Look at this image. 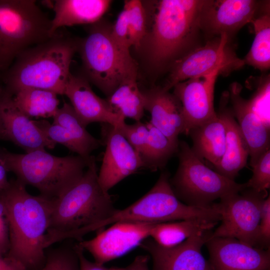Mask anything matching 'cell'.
Instances as JSON below:
<instances>
[{
    "label": "cell",
    "mask_w": 270,
    "mask_h": 270,
    "mask_svg": "<svg viewBox=\"0 0 270 270\" xmlns=\"http://www.w3.org/2000/svg\"><path fill=\"white\" fill-rule=\"evenodd\" d=\"M205 0H160L143 4L146 31L137 50L151 72H168L178 60L201 44L199 17Z\"/></svg>",
    "instance_id": "obj_1"
},
{
    "label": "cell",
    "mask_w": 270,
    "mask_h": 270,
    "mask_svg": "<svg viewBox=\"0 0 270 270\" xmlns=\"http://www.w3.org/2000/svg\"><path fill=\"white\" fill-rule=\"evenodd\" d=\"M16 179L0 192L8 222L10 248L6 254L26 270H40L46 260V235L54 199L29 194Z\"/></svg>",
    "instance_id": "obj_2"
},
{
    "label": "cell",
    "mask_w": 270,
    "mask_h": 270,
    "mask_svg": "<svg viewBox=\"0 0 270 270\" xmlns=\"http://www.w3.org/2000/svg\"><path fill=\"white\" fill-rule=\"evenodd\" d=\"M116 210L111 196L99 183L94 158L80 179L54 199L46 235V248L64 240H80Z\"/></svg>",
    "instance_id": "obj_3"
},
{
    "label": "cell",
    "mask_w": 270,
    "mask_h": 270,
    "mask_svg": "<svg viewBox=\"0 0 270 270\" xmlns=\"http://www.w3.org/2000/svg\"><path fill=\"white\" fill-rule=\"evenodd\" d=\"M78 44V38L70 37L61 28L57 30L50 38L26 49L16 58L0 76L2 88L12 96L26 88L64 95Z\"/></svg>",
    "instance_id": "obj_4"
},
{
    "label": "cell",
    "mask_w": 270,
    "mask_h": 270,
    "mask_svg": "<svg viewBox=\"0 0 270 270\" xmlns=\"http://www.w3.org/2000/svg\"><path fill=\"white\" fill-rule=\"evenodd\" d=\"M0 156L7 171L14 173L17 180L51 199L60 197L76 184L95 158L92 156H56L45 150L20 154L4 148H0Z\"/></svg>",
    "instance_id": "obj_5"
},
{
    "label": "cell",
    "mask_w": 270,
    "mask_h": 270,
    "mask_svg": "<svg viewBox=\"0 0 270 270\" xmlns=\"http://www.w3.org/2000/svg\"><path fill=\"white\" fill-rule=\"evenodd\" d=\"M112 26L99 20L88 34L78 39V52L84 77L109 96L126 78L137 76V66L130 54L123 52L111 36Z\"/></svg>",
    "instance_id": "obj_6"
},
{
    "label": "cell",
    "mask_w": 270,
    "mask_h": 270,
    "mask_svg": "<svg viewBox=\"0 0 270 270\" xmlns=\"http://www.w3.org/2000/svg\"><path fill=\"white\" fill-rule=\"evenodd\" d=\"M52 20L34 0H0V76L26 49L50 35Z\"/></svg>",
    "instance_id": "obj_7"
},
{
    "label": "cell",
    "mask_w": 270,
    "mask_h": 270,
    "mask_svg": "<svg viewBox=\"0 0 270 270\" xmlns=\"http://www.w3.org/2000/svg\"><path fill=\"white\" fill-rule=\"evenodd\" d=\"M176 154L178 166L170 183L177 198L187 205L208 208L216 200L246 188V183H237L208 168L184 140H179Z\"/></svg>",
    "instance_id": "obj_8"
},
{
    "label": "cell",
    "mask_w": 270,
    "mask_h": 270,
    "mask_svg": "<svg viewBox=\"0 0 270 270\" xmlns=\"http://www.w3.org/2000/svg\"><path fill=\"white\" fill-rule=\"evenodd\" d=\"M170 178L169 172L163 170L146 194L125 208L117 209L110 218L97 224L93 232L118 222L161 223L197 220L200 209L177 198L170 184Z\"/></svg>",
    "instance_id": "obj_9"
},
{
    "label": "cell",
    "mask_w": 270,
    "mask_h": 270,
    "mask_svg": "<svg viewBox=\"0 0 270 270\" xmlns=\"http://www.w3.org/2000/svg\"><path fill=\"white\" fill-rule=\"evenodd\" d=\"M226 34L206 40L178 60L170 67L164 85L170 90L178 83L210 74L216 70L223 75L245 65L235 52Z\"/></svg>",
    "instance_id": "obj_10"
},
{
    "label": "cell",
    "mask_w": 270,
    "mask_h": 270,
    "mask_svg": "<svg viewBox=\"0 0 270 270\" xmlns=\"http://www.w3.org/2000/svg\"><path fill=\"white\" fill-rule=\"evenodd\" d=\"M267 191L246 188L220 199L215 205L221 224L210 237L231 238L256 248L262 206Z\"/></svg>",
    "instance_id": "obj_11"
},
{
    "label": "cell",
    "mask_w": 270,
    "mask_h": 270,
    "mask_svg": "<svg viewBox=\"0 0 270 270\" xmlns=\"http://www.w3.org/2000/svg\"><path fill=\"white\" fill-rule=\"evenodd\" d=\"M270 10V0H205L199 26L205 40L226 34L232 37L244 26Z\"/></svg>",
    "instance_id": "obj_12"
},
{
    "label": "cell",
    "mask_w": 270,
    "mask_h": 270,
    "mask_svg": "<svg viewBox=\"0 0 270 270\" xmlns=\"http://www.w3.org/2000/svg\"><path fill=\"white\" fill-rule=\"evenodd\" d=\"M156 223L118 222L106 230L98 231L94 238L76 244L102 265L129 252L150 238Z\"/></svg>",
    "instance_id": "obj_13"
},
{
    "label": "cell",
    "mask_w": 270,
    "mask_h": 270,
    "mask_svg": "<svg viewBox=\"0 0 270 270\" xmlns=\"http://www.w3.org/2000/svg\"><path fill=\"white\" fill-rule=\"evenodd\" d=\"M100 124V140L106 150L98 180L103 190L108 192L121 180L144 168V166L139 154L117 128L108 124Z\"/></svg>",
    "instance_id": "obj_14"
},
{
    "label": "cell",
    "mask_w": 270,
    "mask_h": 270,
    "mask_svg": "<svg viewBox=\"0 0 270 270\" xmlns=\"http://www.w3.org/2000/svg\"><path fill=\"white\" fill-rule=\"evenodd\" d=\"M212 232L198 233L172 247L162 246L148 238L138 246L151 256L153 270H212L202 253V248Z\"/></svg>",
    "instance_id": "obj_15"
},
{
    "label": "cell",
    "mask_w": 270,
    "mask_h": 270,
    "mask_svg": "<svg viewBox=\"0 0 270 270\" xmlns=\"http://www.w3.org/2000/svg\"><path fill=\"white\" fill-rule=\"evenodd\" d=\"M53 118V123L46 120H33L36 126L56 144L64 145L70 150L84 158L103 145L86 130L72 105L64 102Z\"/></svg>",
    "instance_id": "obj_16"
},
{
    "label": "cell",
    "mask_w": 270,
    "mask_h": 270,
    "mask_svg": "<svg viewBox=\"0 0 270 270\" xmlns=\"http://www.w3.org/2000/svg\"><path fill=\"white\" fill-rule=\"evenodd\" d=\"M219 70L188 79L176 84L173 94L180 101L184 118V133L217 116L214 106V92Z\"/></svg>",
    "instance_id": "obj_17"
},
{
    "label": "cell",
    "mask_w": 270,
    "mask_h": 270,
    "mask_svg": "<svg viewBox=\"0 0 270 270\" xmlns=\"http://www.w3.org/2000/svg\"><path fill=\"white\" fill-rule=\"evenodd\" d=\"M0 139L12 142L26 152L46 148L51 149L56 145L18 108L12 96L5 92L1 85Z\"/></svg>",
    "instance_id": "obj_18"
},
{
    "label": "cell",
    "mask_w": 270,
    "mask_h": 270,
    "mask_svg": "<svg viewBox=\"0 0 270 270\" xmlns=\"http://www.w3.org/2000/svg\"><path fill=\"white\" fill-rule=\"evenodd\" d=\"M212 270H270V249L252 246L231 238H210L206 242Z\"/></svg>",
    "instance_id": "obj_19"
},
{
    "label": "cell",
    "mask_w": 270,
    "mask_h": 270,
    "mask_svg": "<svg viewBox=\"0 0 270 270\" xmlns=\"http://www.w3.org/2000/svg\"><path fill=\"white\" fill-rule=\"evenodd\" d=\"M64 94L70 100L77 116L84 126L92 122L110 124L118 128L125 118L117 112L106 100L98 96L89 82L82 76L71 73Z\"/></svg>",
    "instance_id": "obj_20"
},
{
    "label": "cell",
    "mask_w": 270,
    "mask_h": 270,
    "mask_svg": "<svg viewBox=\"0 0 270 270\" xmlns=\"http://www.w3.org/2000/svg\"><path fill=\"white\" fill-rule=\"evenodd\" d=\"M242 86L237 82L229 88V100L234 116L247 144L252 167L259 158L270 150V126L266 124L253 110L249 100L241 95Z\"/></svg>",
    "instance_id": "obj_21"
},
{
    "label": "cell",
    "mask_w": 270,
    "mask_h": 270,
    "mask_svg": "<svg viewBox=\"0 0 270 270\" xmlns=\"http://www.w3.org/2000/svg\"><path fill=\"white\" fill-rule=\"evenodd\" d=\"M144 110L151 116L150 122L172 143L178 144V136L184 133L182 106L176 96L162 86L140 89Z\"/></svg>",
    "instance_id": "obj_22"
},
{
    "label": "cell",
    "mask_w": 270,
    "mask_h": 270,
    "mask_svg": "<svg viewBox=\"0 0 270 270\" xmlns=\"http://www.w3.org/2000/svg\"><path fill=\"white\" fill-rule=\"evenodd\" d=\"M228 92H224L220 98L217 114L225 127L226 150L221 161L214 166V171L234 180L239 172L246 166L250 154L232 108L228 106Z\"/></svg>",
    "instance_id": "obj_23"
},
{
    "label": "cell",
    "mask_w": 270,
    "mask_h": 270,
    "mask_svg": "<svg viewBox=\"0 0 270 270\" xmlns=\"http://www.w3.org/2000/svg\"><path fill=\"white\" fill-rule=\"evenodd\" d=\"M111 0H56L52 8L54 16L52 19L50 35L64 26L94 24L100 20L107 11Z\"/></svg>",
    "instance_id": "obj_24"
},
{
    "label": "cell",
    "mask_w": 270,
    "mask_h": 270,
    "mask_svg": "<svg viewBox=\"0 0 270 270\" xmlns=\"http://www.w3.org/2000/svg\"><path fill=\"white\" fill-rule=\"evenodd\" d=\"M188 135L192 142V150L200 158L206 160L214 167L220 162L226 150V130L218 114L216 117L192 128Z\"/></svg>",
    "instance_id": "obj_25"
},
{
    "label": "cell",
    "mask_w": 270,
    "mask_h": 270,
    "mask_svg": "<svg viewBox=\"0 0 270 270\" xmlns=\"http://www.w3.org/2000/svg\"><path fill=\"white\" fill-rule=\"evenodd\" d=\"M216 224L193 220L156 223L150 238L164 247L176 246L200 232L211 230Z\"/></svg>",
    "instance_id": "obj_26"
},
{
    "label": "cell",
    "mask_w": 270,
    "mask_h": 270,
    "mask_svg": "<svg viewBox=\"0 0 270 270\" xmlns=\"http://www.w3.org/2000/svg\"><path fill=\"white\" fill-rule=\"evenodd\" d=\"M56 93L43 89L26 88L12 96L18 108L28 117H53L59 108L60 100Z\"/></svg>",
    "instance_id": "obj_27"
},
{
    "label": "cell",
    "mask_w": 270,
    "mask_h": 270,
    "mask_svg": "<svg viewBox=\"0 0 270 270\" xmlns=\"http://www.w3.org/2000/svg\"><path fill=\"white\" fill-rule=\"evenodd\" d=\"M106 100L124 118L138 122L144 115V100L136 76L125 79Z\"/></svg>",
    "instance_id": "obj_28"
},
{
    "label": "cell",
    "mask_w": 270,
    "mask_h": 270,
    "mask_svg": "<svg viewBox=\"0 0 270 270\" xmlns=\"http://www.w3.org/2000/svg\"><path fill=\"white\" fill-rule=\"evenodd\" d=\"M146 124L148 136L140 156L144 168L151 171L164 170L168 160L176 154L178 144L172 143L150 122Z\"/></svg>",
    "instance_id": "obj_29"
},
{
    "label": "cell",
    "mask_w": 270,
    "mask_h": 270,
    "mask_svg": "<svg viewBox=\"0 0 270 270\" xmlns=\"http://www.w3.org/2000/svg\"><path fill=\"white\" fill-rule=\"evenodd\" d=\"M270 11L259 14L251 22L253 24L254 38L251 48L242 59L248 64L261 71L270 67Z\"/></svg>",
    "instance_id": "obj_30"
},
{
    "label": "cell",
    "mask_w": 270,
    "mask_h": 270,
    "mask_svg": "<svg viewBox=\"0 0 270 270\" xmlns=\"http://www.w3.org/2000/svg\"><path fill=\"white\" fill-rule=\"evenodd\" d=\"M124 8L128 16V41L130 46L137 50L146 31V18L142 2L127 0L124 2Z\"/></svg>",
    "instance_id": "obj_31"
},
{
    "label": "cell",
    "mask_w": 270,
    "mask_h": 270,
    "mask_svg": "<svg viewBox=\"0 0 270 270\" xmlns=\"http://www.w3.org/2000/svg\"><path fill=\"white\" fill-rule=\"evenodd\" d=\"M40 270H80L75 246H61L46 250V260Z\"/></svg>",
    "instance_id": "obj_32"
},
{
    "label": "cell",
    "mask_w": 270,
    "mask_h": 270,
    "mask_svg": "<svg viewBox=\"0 0 270 270\" xmlns=\"http://www.w3.org/2000/svg\"><path fill=\"white\" fill-rule=\"evenodd\" d=\"M258 82L254 94L248 100L254 112L270 126V76L261 78Z\"/></svg>",
    "instance_id": "obj_33"
},
{
    "label": "cell",
    "mask_w": 270,
    "mask_h": 270,
    "mask_svg": "<svg viewBox=\"0 0 270 270\" xmlns=\"http://www.w3.org/2000/svg\"><path fill=\"white\" fill-rule=\"evenodd\" d=\"M252 168V175L246 183V188L258 192L267 191L270 187V150L266 152Z\"/></svg>",
    "instance_id": "obj_34"
},
{
    "label": "cell",
    "mask_w": 270,
    "mask_h": 270,
    "mask_svg": "<svg viewBox=\"0 0 270 270\" xmlns=\"http://www.w3.org/2000/svg\"><path fill=\"white\" fill-rule=\"evenodd\" d=\"M118 129L140 156L148 136L149 130L146 124L140 121L132 124L124 122Z\"/></svg>",
    "instance_id": "obj_35"
},
{
    "label": "cell",
    "mask_w": 270,
    "mask_h": 270,
    "mask_svg": "<svg viewBox=\"0 0 270 270\" xmlns=\"http://www.w3.org/2000/svg\"><path fill=\"white\" fill-rule=\"evenodd\" d=\"M111 36L118 47L123 52L130 54L128 41V16L126 10L123 8L116 20L112 26Z\"/></svg>",
    "instance_id": "obj_36"
},
{
    "label": "cell",
    "mask_w": 270,
    "mask_h": 270,
    "mask_svg": "<svg viewBox=\"0 0 270 270\" xmlns=\"http://www.w3.org/2000/svg\"><path fill=\"white\" fill-rule=\"evenodd\" d=\"M270 196L264 200L258 226L257 248L270 249Z\"/></svg>",
    "instance_id": "obj_37"
},
{
    "label": "cell",
    "mask_w": 270,
    "mask_h": 270,
    "mask_svg": "<svg viewBox=\"0 0 270 270\" xmlns=\"http://www.w3.org/2000/svg\"><path fill=\"white\" fill-rule=\"evenodd\" d=\"M10 248L8 222L4 204L0 195V254L6 255Z\"/></svg>",
    "instance_id": "obj_38"
},
{
    "label": "cell",
    "mask_w": 270,
    "mask_h": 270,
    "mask_svg": "<svg viewBox=\"0 0 270 270\" xmlns=\"http://www.w3.org/2000/svg\"><path fill=\"white\" fill-rule=\"evenodd\" d=\"M80 260V270H124L120 268H106L88 260L84 256V250L76 244H74Z\"/></svg>",
    "instance_id": "obj_39"
},
{
    "label": "cell",
    "mask_w": 270,
    "mask_h": 270,
    "mask_svg": "<svg viewBox=\"0 0 270 270\" xmlns=\"http://www.w3.org/2000/svg\"><path fill=\"white\" fill-rule=\"evenodd\" d=\"M0 270H26L18 261L0 254Z\"/></svg>",
    "instance_id": "obj_40"
},
{
    "label": "cell",
    "mask_w": 270,
    "mask_h": 270,
    "mask_svg": "<svg viewBox=\"0 0 270 270\" xmlns=\"http://www.w3.org/2000/svg\"><path fill=\"white\" fill-rule=\"evenodd\" d=\"M150 257L148 256H137L134 261L124 270H150L148 266Z\"/></svg>",
    "instance_id": "obj_41"
},
{
    "label": "cell",
    "mask_w": 270,
    "mask_h": 270,
    "mask_svg": "<svg viewBox=\"0 0 270 270\" xmlns=\"http://www.w3.org/2000/svg\"><path fill=\"white\" fill-rule=\"evenodd\" d=\"M8 172L0 156V192L6 188L10 184V180L7 177Z\"/></svg>",
    "instance_id": "obj_42"
}]
</instances>
